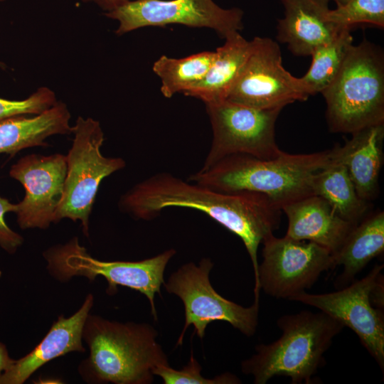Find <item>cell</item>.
I'll list each match as a JSON object with an SVG mask.
<instances>
[{
	"label": "cell",
	"mask_w": 384,
	"mask_h": 384,
	"mask_svg": "<svg viewBox=\"0 0 384 384\" xmlns=\"http://www.w3.org/2000/svg\"><path fill=\"white\" fill-rule=\"evenodd\" d=\"M120 208L137 219L151 220L166 208L203 212L242 241L258 280V247L279 227L281 208L262 193H226L169 173H158L133 186L120 199Z\"/></svg>",
	"instance_id": "1"
},
{
	"label": "cell",
	"mask_w": 384,
	"mask_h": 384,
	"mask_svg": "<svg viewBox=\"0 0 384 384\" xmlns=\"http://www.w3.org/2000/svg\"><path fill=\"white\" fill-rule=\"evenodd\" d=\"M338 146L310 154L262 159L247 154L228 156L206 169H200L188 181L213 190L235 193L252 191L265 195L280 208L314 195L313 176L336 159Z\"/></svg>",
	"instance_id": "2"
},
{
	"label": "cell",
	"mask_w": 384,
	"mask_h": 384,
	"mask_svg": "<svg viewBox=\"0 0 384 384\" xmlns=\"http://www.w3.org/2000/svg\"><path fill=\"white\" fill-rule=\"evenodd\" d=\"M281 336L269 344L255 346V353L241 363L244 374L255 384H265L276 376L291 378L292 384L314 383L324 363V355L343 325L319 311L286 314L277 319Z\"/></svg>",
	"instance_id": "3"
},
{
	"label": "cell",
	"mask_w": 384,
	"mask_h": 384,
	"mask_svg": "<svg viewBox=\"0 0 384 384\" xmlns=\"http://www.w3.org/2000/svg\"><path fill=\"white\" fill-rule=\"evenodd\" d=\"M82 336L90 347L87 367L95 381L116 384H149L152 370L169 365L151 324L119 323L87 316Z\"/></svg>",
	"instance_id": "4"
},
{
	"label": "cell",
	"mask_w": 384,
	"mask_h": 384,
	"mask_svg": "<svg viewBox=\"0 0 384 384\" xmlns=\"http://www.w3.org/2000/svg\"><path fill=\"white\" fill-rule=\"evenodd\" d=\"M331 132L353 133L384 123V55L363 40L353 45L334 80L321 92Z\"/></svg>",
	"instance_id": "5"
},
{
	"label": "cell",
	"mask_w": 384,
	"mask_h": 384,
	"mask_svg": "<svg viewBox=\"0 0 384 384\" xmlns=\"http://www.w3.org/2000/svg\"><path fill=\"white\" fill-rule=\"evenodd\" d=\"M74 139L66 156L67 174L63 198L54 222L63 218L80 220L88 235L89 218L102 181L123 169L122 158L105 157L100 151L105 140L98 121L79 117L72 127Z\"/></svg>",
	"instance_id": "6"
},
{
	"label": "cell",
	"mask_w": 384,
	"mask_h": 384,
	"mask_svg": "<svg viewBox=\"0 0 384 384\" xmlns=\"http://www.w3.org/2000/svg\"><path fill=\"white\" fill-rule=\"evenodd\" d=\"M213 263L203 258L196 265L190 262L173 272L163 284L168 293L178 297L184 306L185 323L177 341L183 343L189 326L203 338L208 324L215 321L229 323L246 336H252L257 328L260 301L255 299L248 307L240 306L219 294L210 281Z\"/></svg>",
	"instance_id": "7"
},
{
	"label": "cell",
	"mask_w": 384,
	"mask_h": 384,
	"mask_svg": "<svg viewBox=\"0 0 384 384\" xmlns=\"http://www.w3.org/2000/svg\"><path fill=\"white\" fill-rule=\"evenodd\" d=\"M176 252V250L169 249L139 261H102L91 257L75 238L65 245L48 250L44 255L48 267L60 279L81 275L94 279L102 276L108 282L110 294L115 292L117 286L139 292L148 299L151 315L156 321L155 294H161L164 271Z\"/></svg>",
	"instance_id": "8"
},
{
	"label": "cell",
	"mask_w": 384,
	"mask_h": 384,
	"mask_svg": "<svg viewBox=\"0 0 384 384\" xmlns=\"http://www.w3.org/2000/svg\"><path fill=\"white\" fill-rule=\"evenodd\" d=\"M205 105L213 140L201 169L233 154L270 159L283 151L275 139V124L282 108L258 109L227 100Z\"/></svg>",
	"instance_id": "9"
},
{
	"label": "cell",
	"mask_w": 384,
	"mask_h": 384,
	"mask_svg": "<svg viewBox=\"0 0 384 384\" xmlns=\"http://www.w3.org/2000/svg\"><path fill=\"white\" fill-rule=\"evenodd\" d=\"M250 41V53L227 100L258 109H283L311 96L302 78L283 67L277 42L258 36Z\"/></svg>",
	"instance_id": "10"
},
{
	"label": "cell",
	"mask_w": 384,
	"mask_h": 384,
	"mask_svg": "<svg viewBox=\"0 0 384 384\" xmlns=\"http://www.w3.org/2000/svg\"><path fill=\"white\" fill-rule=\"evenodd\" d=\"M383 265H376L366 277L336 292L309 294L304 291L289 300L315 307L351 329L383 372L384 316L370 297L374 288L383 280Z\"/></svg>",
	"instance_id": "11"
},
{
	"label": "cell",
	"mask_w": 384,
	"mask_h": 384,
	"mask_svg": "<svg viewBox=\"0 0 384 384\" xmlns=\"http://www.w3.org/2000/svg\"><path fill=\"white\" fill-rule=\"evenodd\" d=\"M105 16L119 22L118 35L143 27L181 24L210 28L226 38L243 28L240 9H224L213 0H130Z\"/></svg>",
	"instance_id": "12"
},
{
	"label": "cell",
	"mask_w": 384,
	"mask_h": 384,
	"mask_svg": "<svg viewBox=\"0 0 384 384\" xmlns=\"http://www.w3.org/2000/svg\"><path fill=\"white\" fill-rule=\"evenodd\" d=\"M262 243L258 284L260 290L274 298L289 299L310 288L323 272L335 267L332 253L313 242L272 234Z\"/></svg>",
	"instance_id": "13"
},
{
	"label": "cell",
	"mask_w": 384,
	"mask_h": 384,
	"mask_svg": "<svg viewBox=\"0 0 384 384\" xmlns=\"http://www.w3.org/2000/svg\"><path fill=\"white\" fill-rule=\"evenodd\" d=\"M66 174V156L60 154H29L11 166L9 176L25 189V196L16 203L15 211L21 228L45 229L54 223Z\"/></svg>",
	"instance_id": "14"
},
{
	"label": "cell",
	"mask_w": 384,
	"mask_h": 384,
	"mask_svg": "<svg viewBox=\"0 0 384 384\" xmlns=\"http://www.w3.org/2000/svg\"><path fill=\"white\" fill-rule=\"evenodd\" d=\"M281 210L288 219L286 236L313 242L332 255L356 225L343 219L325 199L316 195L286 204Z\"/></svg>",
	"instance_id": "15"
},
{
	"label": "cell",
	"mask_w": 384,
	"mask_h": 384,
	"mask_svg": "<svg viewBox=\"0 0 384 384\" xmlns=\"http://www.w3.org/2000/svg\"><path fill=\"white\" fill-rule=\"evenodd\" d=\"M284 15L278 20L277 38L297 56L311 55L341 29L327 18L329 0H281Z\"/></svg>",
	"instance_id": "16"
},
{
	"label": "cell",
	"mask_w": 384,
	"mask_h": 384,
	"mask_svg": "<svg viewBox=\"0 0 384 384\" xmlns=\"http://www.w3.org/2000/svg\"><path fill=\"white\" fill-rule=\"evenodd\" d=\"M93 297H87L82 306L68 318L59 317L41 343L24 357L14 360L0 376V384H22L47 362L72 351H84L83 329Z\"/></svg>",
	"instance_id": "17"
},
{
	"label": "cell",
	"mask_w": 384,
	"mask_h": 384,
	"mask_svg": "<svg viewBox=\"0 0 384 384\" xmlns=\"http://www.w3.org/2000/svg\"><path fill=\"white\" fill-rule=\"evenodd\" d=\"M383 141L384 123L356 131L344 145L338 146L337 162L345 166L358 196L368 202L378 193Z\"/></svg>",
	"instance_id": "18"
},
{
	"label": "cell",
	"mask_w": 384,
	"mask_h": 384,
	"mask_svg": "<svg viewBox=\"0 0 384 384\" xmlns=\"http://www.w3.org/2000/svg\"><path fill=\"white\" fill-rule=\"evenodd\" d=\"M16 115L0 122V154L15 155L34 146H46L45 140L54 134H69L70 112L66 105L56 102L48 110L33 117Z\"/></svg>",
	"instance_id": "19"
},
{
	"label": "cell",
	"mask_w": 384,
	"mask_h": 384,
	"mask_svg": "<svg viewBox=\"0 0 384 384\" xmlns=\"http://www.w3.org/2000/svg\"><path fill=\"white\" fill-rule=\"evenodd\" d=\"M384 250V213L367 214L350 231L339 249L333 254L335 267L343 270L335 285L342 288L354 280L375 257Z\"/></svg>",
	"instance_id": "20"
},
{
	"label": "cell",
	"mask_w": 384,
	"mask_h": 384,
	"mask_svg": "<svg viewBox=\"0 0 384 384\" xmlns=\"http://www.w3.org/2000/svg\"><path fill=\"white\" fill-rule=\"evenodd\" d=\"M225 39L215 50V59L204 78L186 90V96L198 98L205 104L225 100L250 53L251 41L239 32Z\"/></svg>",
	"instance_id": "21"
},
{
	"label": "cell",
	"mask_w": 384,
	"mask_h": 384,
	"mask_svg": "<svg viewBox=\"0 0 384 384\" xmlns=\"http://www.w3.org/2000/svg\"><path fill=\"white\" fill-rule=\"evenodd\" d=\"M311 187L314 195L325 199L348 222L357 224L367 215L369 202L358 196L346 168L337 158L313 176Z\"/></svg>",
	"instance_id": "22"
},
{
	"label": "cell",
	"mask_w": 384,
	"mask_h": 384,
	"mask_svg": "<svg viewBox=\"0 0 384 384\" xmlns=\"http://www.w3.org/2000/svg\"><path fill=\"white\" fill-rule=\"evenodd\" d=\"M215 57V51H203L182 58L161 55L153 64L161 80V92L166 98L184 92L206 75Z\"/></svg>",
	"instance_id": "23"
},
{
	"label": "cell",
	"mask_w": 384,
	"mask_h": 384,
	"mask_svg": "<svg viewBox=\"0 0 384 384\" xmlns=\"http://www.w3.org/2000/svg\"><path fill=\"white\" fill-rule=\"evenodd\" d=\"M351 28H341L329 42L311 53V63L301 77L311 95L321 92L338 75L351 47L353 45Z\"/></svg>",
	"instance_id": "24"
},
{
	"label": "cell",
	"mask_w": 384,
	"mask_h": 384,
	"mask_svg": "<svg viewBox=\"0 0 384 384\" xmlns=\"http://www.w3.org/2000/svg\"><path fill=\"white\" fill-rule=\"evenodd\" d=\"M328 20L338 28L360 24L384 27V0H348L345 4L329 9Z\"/></svg>",
	"instance_id": "25"
},
{
	"label": "cell",
	"mask_w": 384,
	"mask_h": 384,
	"mask_svg": "<svg viewBox=\"0 0 384 384\" xmlns=\"http://www.w3.org/2000/svg\"><path fill=\"white\" fill-rule=\"evenodd\" d=\"M202 367L191 351L188 362L177 370L169 365H160L152 370L154 375L159 376L164 384H238L241 380L236 375L225 373L213 378H204Z\"/></svg>",
	"instance_id": "26"
},
{
	"label": "cell",
	"mask_w": 384,
	"mask_h": 384,
	"mask_svg": "<svg viewBox=\"0 0 384 384\" xmlns=\"http://www.w3.org/2000/svg\"><path fill=\"white\" fill-rule=\"evenodd\" d=\"M50 89L42 87L28 98L10 100L0 97V122L11 117L23 114H39L56 103Z\"/></svg>",
	"instance_id": "27"
},
{
	"label": "cell",
	"mask_w": 384,
	"mask_h": 384,
	"mask_svg": "<svg viewBox=\"0 0 384 384\" xmlns=\"http://www.w3.org/2000/svg\"><path fill=\"white\" fill-rule=\"evenodd\" d=\"M16 204L0 196V247L9 253H14L23 242V238L11 230L5 221V214L16 211Z\"/></svg>",
	"instance_id": "28"
},
{
	"label": "cell",
	"mask_w": 384,
	"mask_h": 384,
	"mask_svg": "<svg viewBox=\"0 0 384 384\" xmlns=\"http://www.w3.org/2000/svg\"><path fill=\"white\" fill-rule=\"evenodd\" d=\"M85 2H93L106 12L111 11L130 0H82ZM105 12V13H106Z\"/></svg>",
	"instance_id": "29"
},
{
	"label": "cell",
	"mask_w": 384,
	"mask_h": 384,
	"mask_svg": "<svg viewBox=\"0 0 384 384\" xmlns=\"http://www.w3.org/2000/svg\"><path fill=\"white\" fill-rule=\"evenodd\" d=\"M14 361L9 356L6 346L0 342V376L11 366Z\"/></svg>",
	"instance_id": "30"
},
{
	"label": "cell",
	"mask_w": 384,
	"mask_h": 384,
	"mask_svg": "<svg viewBox=\"0 0 384 384\" xmlns=\"http://www.w3.org/2000/svg\"><path fill=\"white\" fill-rule=\"evenodd\" d=\"M336 3V6L345 4L348 0H333Z\"/></svg>",
	"instance_id": "31"
},
{
	"label": "cell",
	"mask_w": 384,
	"mask_h": 384,
	"mask_svg": "<svg viewBox=\"0 0 384 384\" xmlns=\"http://www.w3.org/2000/svg\"><path fill=\"white\" fill-rule=\"evenodd\" d=\"M3 1L4 0H0V1ZM0 67L4 68V65L1 62H0Z\"/></svg>",
	"instance_id": "32"
}]
</instances>
